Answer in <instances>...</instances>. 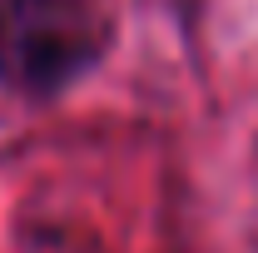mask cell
<instances>
[{
    "mask_svg": "<svg viewBox=\"0 0 258 253\" xmlns=\"http://www.w3.org/2000/svg\"><path fill=\"white\" fill-rule=\"evenodd\" d=\"M104 40L109 25L90 0H0V85L30 99L64 95Z\"/></svg>",
    "mask_w": 258,
    "mask_h": 253,
    "instance_id": "1",
    "label": "cell"
}]
</instances>
